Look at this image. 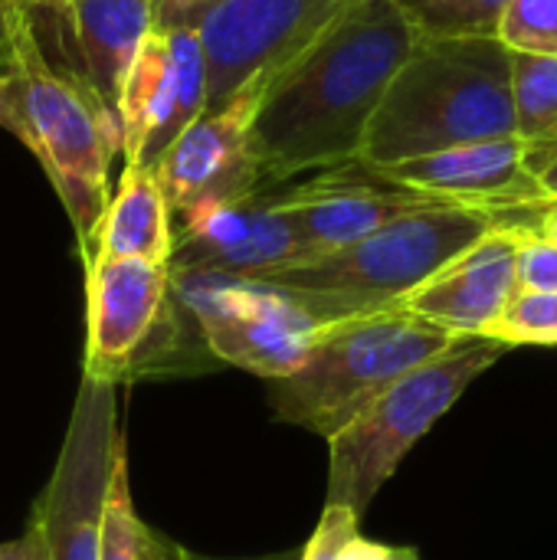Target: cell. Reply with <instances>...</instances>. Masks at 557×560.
Wrapping results in <instances>:
<instances>
[{
    "mask_svg": "<svg viewBox=\"0 0 557 560\" xmlns=\"http://www.w3.org/2000/svg\"><path fill=\"white\" fill-rule=\"evenodd\" d=\"M414 46L417 33L394 0H361L282 66L253 121L266 187L358 161L368 125Z\"/></svg>",
    "mask_w": 557,
    "mask_h": 560,
    "instance_id": "obj_1",
    "label": "cell"
},
{
    "mask_svg": "<svg viewBox=\"0 0 557 560\" xmlns=\"http://www.w3.org/2000/svg\"><path fill=\"white\" fill-rule=\"evenodd\" d=\"M509 135H515L509 49L499 36L417 39L368 125L358 161L381 171Z\"/></svg>",
    "mask_w": 557,
    "mask_h": 560,
    "instance_id": "obj_2",
    "label": "cell"
},
{
    "mask_svg": "<svg viewBox=\"0 0 557 560\" xmlns=\"http://www.w3.org/2000/svg\"><path fill=\"white\" fill-rule=\"evenodd\" d=\"M0 75L13 112V135L43 164L85 262L112 197L108 167L115 154H121L118 121L79 75L46 59L33 13L13 26Z\"/></svg>",
    "mask_w": 557,
    "mask_h": 560,
    "instance_id": "obj_3",
    "label": "cell"
},
{
    "mask_svg": "<svg viewBox=\"0 0 557 560\" xmlns=\"http://www.w3.org/2000/svg\"><path fill=\"white\" fill-rule=\"evenodd\" d=\"M496 213L446 200H430L394 217L364 240L299 259L259 282L289 292L315 322H341L401 308L450 259L496 226Z\"/></svg>",
    "mask_w": 557,
    "mask_h": 560,
    "instance_id": "obj_4",
    "label": "cell"
},
{
    "mask_svg": "<svg viewBox=\"0 0 557 560\" xmlns=\"http://www.w3.org/2000/svg\"><path fill=\"white\" fill-rule=\"evenodd\" d=\"M456 338L404 305L328 322L295 371L266 381V394L286 423L328 440L381 390L437 358Z\"/></svg>",
    "mask_w": 557,
    "mask_h": 560,
    "instance_id": "obj_5",
    "label": "cell"
},
{
    "mask_svg": "<svg viewBox=\"0 0 557 560\" xmlns=\"http://www.w3.org/2000/svg\"><path fill=\"white\" fill-rule=\"evenodd\" d=\"M512 348L489 335H460L437 358L423 361L364 410H358L335 436H328V492L325 505L364 515L404 456L437 427L440 417Z\"/></svg>",
    "mask_w": 557,
    "mask_h": 560,
    "instance_id": "obj_6",
    "label": "cell"
},
{
    "mask_svg": "<svg viewBox=\"0 0 557 560\" xmlns=\"http://www.w3.org/2000/svg\"><path fill=\"white\" fill-rule=\"evenodd\" d=\"M171 299L194 322L213 361L263 381L295 371L322 328L289 292L259 279L171 269Z\"/></svg>",
    "mask_w": 557,
    "mask_h": 560,
    "instance_id": "obj_7",
    "label": "cell"
},
{
    "mask_svg": "<svg viewBox=\"0 0 557 560\" xmlns=\"http://www.w3.org/2000/svg\"><path fill=\"white\" fill-rule=\"evenodd\" d=\"M121 446L115 384L82 374L56 469L30 515L43 560H98L108 479Z\"/></svg>",
    "mask_w": 557,
    "mask_h": 560,
    "instance_id": "obj_8",
    "label": "cell"
},
{
    "mask_svg": "<svg viewBox=\"0 0 557 560\" xmlns=\"http://www.w3.org/2000/svg\"><path fill=\"white\" fill-rule=\"evenodd\" d=\"M361 0H213L194 23L207 59V105L276 75Z\"/></svg>",
    "mask_w": 557,
    "mask_h": 560,
    "instance_id": "obj_9",
    "label": "cell"
},
{
    "mask_svg": "<svg viewBox=\"0 0 557 560\" xmlns=\"http://www.w3.org/2000/svg\"><path fill=\"white\" fill-rule=\"evenodd\" d=\"M266 82L269 75H256L220 105H207L151 167L174 217L266 190L253 148V121Z\"/></svg>",
    "mask_w": 557,
    "mask_h": 560,
    "instance_id": "obj_10",
    "label": "cell"
},
{
    "mask_svg": "<svg viewBox=\"0 0 557 560\" xmlns=\"http://www.w3.org/2000/svg\"><path fill=\"white\" fill-rule=\"evenodd\" d=\"M204 108L207 59L197 30H151L125 75L118 98L125 164L151 171Z\"/></svg>",
    "mask_w": 557,
    "mask_h": 560,
    "instance_id": "obj_11",
    "label": "cell"
},
{
    "mask_svg": "<svg viewBox=\"0 0 557 560\" xmlns=\"http://www.w3.org/2000/svg\"><path fill=\"white\" fill-rule=\"evenodd\" d=\"M85 266V354L82 374L118 387L135 371L171 305V269L164 262L92 256Z\"/></svg>",
    "mask_w": 557,
    "mask_h": 560,
    "instance_id": "obj_12",
    "label": "cell"
},
{
    "mask_svg": "<svg viewBox=\"0 0 557 560\" xmlns=\"http://www.w3.org/2000/svg\"><path fill=\"white\" fill-rule=\"evenodd\" d=\"M174 226L171 269L266 279L305 259L292 220L266 190L197 207Z\"/></svg>",
    "mask_w": 557,
    "mask_h": 560,
    "instance_id": "obj_13",
    "label": "cell"
},
{
    "mask_svg": "<svg viewBox=\"0 0 557 560\" xmlns=\"http://www.w3.org/2000/svg\"><path fill=\"white\" fill-rule=\"evenodd\" d=\"M295 226L305 259L345 249L394 217L430 203L433 197L401 187L361 161L318 171L315 180L276 197Z\"/></svg>",
    "mask_w": 557,
    "mask_h": 560,
    "instance_id": "obj_14",
    "label": "cell"
},
{
    "mask_svg": "<svg viewBox=\"0 0 557 560\" xmlns=\"http://www.w3.org/2000/svg\"><path fill=\"white\" fill-rule=\"evenodd\" d=\"M525 151H529L525 141L515 135L486 138V141L433 151L423 158H410L381 167L378 174L433 200L479 207L499 217L542 203V190L535 174L529 171Z\"/></svg>",
    "mask_w": 557,
    "mask_h": 560,
    "instance_id": "obj_15",
    "label": "cell"
},
{
    "mask_svg": "<svg viewBox=\"0 0 557 560\" xmlns=\"http://www.w3.org/2000/svg\"><path fill=\"white\" fill-rule=\"evenodd\" d=\"M519 243L522 230L515 223H496L483 240L423 282L404 308L450 335L492 338V328L519 292Z\"/></svg>",
    "mask_w": 557,
    "mask_h": 560,
    "instance_id": "obj_16",
    "label": "cell"
},
{
    "mask_svg": "<svg viewBox=\"0 0 557 560\" xmlns=\"http://www.w3.org/2000/svg\"><path fill=\"white\" fill-rule=\"evenodd\" d=\"M46 13H59L66 20L72 49L79 56V79L118 121L125 75L141 43L154 30L151 0H56V7Z\"/></svg>",
    "mask_w": 557,
    "mask_h": 560,
    "instance_id": "obj_17",
    "label": "cell"
},
{
    "mask_svg": "<svg viewBox=\"0 0 557 560\" xmlns=\"http://www.w3.org/2000/svg\"><path fill=\"white\" fill-rule=\"evenodd\" d=\"M174 249V213L154 180V171L125 164L118 187L102 213L92 256L171 262ZM89 256V259H92Z\"/></svg>",
    "mask_w": 557,
    "mask_h": 560,
    "instance_id": "obj_18",
    "label": "cell"
},
{
    "mask_svg": "<svg viewBox=\"0 0 557 560\" xmlns=\"http://www.w3.org/2000/svg\"><path fill=\"white\" fill-rule=\"evenodd\" d=\"M509 89L515 138L557 144V56L509 49Z\"/></svg>",
    "mask_w": 557,
    "mask_h": 560,
    "instance_id": "obj_19",
    "label": "cell"
},
{
    "mask_svg": "<svg viewBox=\"0 0 557 560\" xmlns=\"http://www.w3.org/2000/svg\"><path fill=\"white\" fill-rule=\"evenodd\" d=\"M417 39L496 36L506 0H394Z\"/></svg>",
    "mask_w": 557,
    "mask_h": 560,
    "instance_id": "obj_20",
    "label": "cell"
},
{
    "mask_svg": "<svg viewBox=\"0 0 557 560\" xmlns=\"http://www.w3.org/2000/svg\"><path fill=\"white\" fill-rule=\"evenodd\" d=\"M141 518L131 502V486H128V453L125 446L115 456L112 479H108V495H105V512H102V545L98 560H135L138 535H141Z\"/></svg>",
    "mask_w": 557,
    "mask_h": 560,
    "instance_id": "obj_21",
    "label": "cell"
},
{
    "mask_svg": "<svg viewBox=\"0 0 557 560\" xmlns=\"http://www.w3.org/2000/svg\"><path fill=\"white\" fill-rule=\"evenodd\" d=\"M496 36L512 52L557 56V0H506Z\"/></svg>",
    "mask_w": 557,
    "mask_h": 560,
    "instance_id": "obj_22",
    "label": "cell"
},
{
    "mask_svg": "<svg viewBox=\"0 0 557 560\" xmlns=\"http://www.w3.org/2000/svg\"><path fill=\"white\" fill-rule=\"evenodd\" d=\"M492 338L509 348L519 345H557V292H515L502 312Z\"/></svg>",
    "mask_w": 557,
    "mask_h": 560,
    "instance_id": "obj_23",
    "label": "cell"
},
{
    "mask_svg": "<svg viewBox=\"0 0 557 560\" xmlns=\"http://www.w3.org/2000/svg\"><path fill=\"white\" fill-rule=\"evenodd\" d=\"M519 230H522V243H519V292H557V246L548 243V240H542V236H535L529 226H519Z\"/></svg>",
    "mask_w": 557,
    "mask_h": 560,
    "instance_id": "obj_24",
    "label": "cell"
},
{
    "mask_svg": "<svg viewBox=\"0 0 557 560\" xmlns=\"http://www.w3.org/2000/svg\"><path fill=\"white\" fill-rule=\"evenodd\" d=\"M358 515H351L348 509H338V505H325L309 545L302 548L299 560H341V551L345 545L361 535L358 532Z\"/></svg>",
    "mask_w": 557,
    "mask_h": 560,
    "instance_id": "obj_25",
    "label": "cell"
},
{
    "mask_svg": "<svg viewBox=\"0 0 557 560\" xmlns=\"http://www.w3.org/2000/svg\"><path fill=\"white\" fill-rule=\"evenodd\" d=\"M213 0H151L154 10V30H174V26H194L200 13Z\"/></svg>",
    "mask_w": 557,
    "mask_h": 560,
    "instance_id": "obj_26",
    "label": "cell"
},
{
    "mask_svg": "<svg viewBox=\"0 0 557 560\" xmlns=\"http://www.w3.org/2000/svg\"><path fill=\"white\" fill-rule=\"evenodd\" d=\"M525 161L529 171L538 180L542 190V203L545 200H557V144H525Z\"/></svg>",
    "mask_w": 557,
    "mask_h": 560,
    "instance_id": "obj_27",
    "label": "cell"
},
{
    "mask_svg": "<svg viewBox=\"0 0 557 560\" xmlns=\"http://www.w3.org/2000/svg\"><path fill=\"white\" fill-rule=\"evenodd\" d=\"M496 220L529 226L535 236H542V240H548V243H555L557 246V203H535V207H529V210L499 213Z\"/></svg>",
    "mask_w": 557,
    "mask_h": 560,
    "instance_id": "obj_28",
    "label": "cell"
},
{
    "mask_svg": "<svg viewBox=\"0 0 557 560\" xmlns=\"http://www.w3.org/2000/svg\"><path fill=\"white\" fill-rule=\"evenodd\" d=\"M135 560H190V551L144 522V525H141V535H138Z\"/></svg>",
    "mask_w": 557,
    "mask_h": 560,
    "instance_id": "obj_29",
    "label": "cell"
},
{
    "mask_svg": "<svg viewBox=\"0 0 557 560\" xmlns=\"http://www.w3.org/2000/svg\"><path fill=\"white\" fill-rule=\"evenodd\" d=\"M0 560H43V545L33 525H26V532L13 541H0Z\"/></svg>",
    "mask_w": 557,
    "mask_h": 560,
    "instance_id": "obj_30",
    "label": "cell"
},
{
    "mask_svg": "<svg viewBox=\"0 0 557 560\" xmlns=\"http://www.w3.org/2000/svg\"><path fill=\"white\" fill-rule=\"evenodd\" d=\"M381 555H384V545H378V541H368L364 535H355V538L345 545L341 560H381Z\"/></svg>",
    "mask_w": 557,
    "mask_h": 560,
    "instance_id": "obj_31",
    "label": "cell"
},
{
    "mask_svg": "<svg viewBox=\"0 0 557 560\" xmlns=\"http://www.w3.org/2000/svg\"><path fill=\"white\" fill-rule=\"evenodd\" d=\"M0 128H7L13 135V112H10V98H7V85L0 75Z\"/></svg>",
    "mask_w": 557,
    "mask_h": 560,
    "instance_id": "obj_32",
    "label": "cell"
},
{
    "mask_svg": "<svg viewBox=\"0 0 557 560\" xmlns=\"http://www.w3.org/2000/svg\"><path fill=\"white\" fill-rule=\"evenodd\" d=\"M381 560H420V555L414 548H394V545H384V555Z\"/></svg>",
    "mask_w": 557,
    "mask_h": 560,
    "instance_id": "obj_33",
    "label": "cell"
},
{
    "mask_svg": "<svg viewBox=\"0 0 557 560\" xmlns=\"http://www.w3.org/2000/svg\"><path fill=\"white\" fill-rule=\"evenodd\" d=\"M26 13H39V10H53L56 0H16Z\"/></svg>",
    "mask_w": 557,
    "mask_h": 560,
    "instance_id": "obj_34",
    "label": "cell"
},
{
    "mask_svg": "<svg viewBox=\"0 0 557 560\" xmlns=\"http://www.w3.org/2000/svg\"><path fill=\"white\" fill-rule=\"evenodd\" d=\"M302 551H286V555H272V558H246V560H299ZM190 560H233V558H200V555H190Z\"/></svg>",
    "mask_w": 557,
    "mask_h": 560,
    "instance_id": "obj_35",
    "label": "cell"
},
{
    "mask_svg": "<svg viewBox=\"0 0 557 560\" xmlns=\"http://www.w3.org/2000/svg\"><path fill=\"white\" fill-rule=\"evenodd\" d=\"M545 203H557V200H545Z\"/></svg>",
    "mask_w": 557,
    "mask_h": 560,
    "instance_id": "obj_36",
    "label": "cell"
}]
</instances>
